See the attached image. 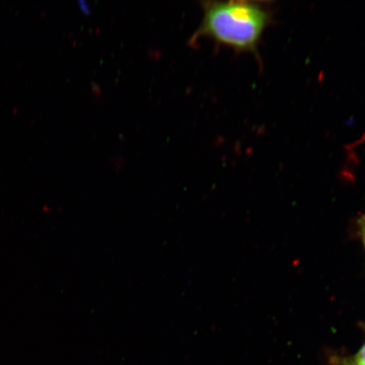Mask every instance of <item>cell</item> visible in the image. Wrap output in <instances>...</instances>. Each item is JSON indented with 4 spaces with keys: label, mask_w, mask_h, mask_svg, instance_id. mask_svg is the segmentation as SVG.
<instances>
[{
    "label": "cell",
    "mask_w": 365,
    "mask_h": 365,
    "mask_svg": "<svg viewBox=\"0 0 365 365\" xmlns=\"http://www.w3.org/2000/svg\"><path fill=\"white\" fill-rule=\"evenodd\" d=\"M344 365H365V344L352 357L344 360Z\"/></svg>",
    "instance_id": "obj_2"
},
{
    "label": "cell",
    "mask_w": 365,
    "mask_h": 365,
    "mask_svg": "<svg viewBox=\"0 0 365 365\" xmlns=\"http://www.w3.org/2000/svg\"><path fill=\"white\" fill-rule=\"evenodd\" d=\"M203 19L195 36H205L236 52L258 53L272 21L270 3L205 1Z\"/></svg>",
    "instance_id": "obj_1"
},
{
    "label": "cell",
    "mask_w": 365,
    "mask_h": 365,
    "mask_svg": "<svg viewBox=\"0 0 365 365\" xmlns=\"http://www.w3.org/2000/svg\"><path fill=\"white\" fill-rule=\"evenodd\" d=\"M359 226L360 230V234H361L363 243L365 247V215L360 217L359 220Z\"/></svg>",
    "instance_id": "obj_3"
}]
</instances>
